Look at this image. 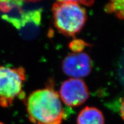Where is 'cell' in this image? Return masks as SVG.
Instances as JSON below:
<instances>
[{"label":"cell","instance_id":"9c48e42d","mask_svg":"<svg viewBox=\"0 0 124 124\" xmlns=\"http://www.w3.org/2000/svg\"><path fill=\"white\" fill-rule=\"evenodd\" d=\"M90 44L81 39H74L69 44V48L74 53H79L84 50L85 48L89 46Z\"/></svg>","mask_w":124,"mask_h":124},{"label":"cell","instance_id":"277c9868","mask_svg":"<svg viewBox=\"0 0 124 124\" xmlns=\"http://www.w3.org/2000/svg\"><path fill=\"white\" fill-rule=\"evenodd\" d=\"M25 80V71L22 67H0V105L8 107L12 105L17 98L23 93Z\"/></svg>","mask_w":124,"mask_h":124},{"label":"cell","instance_id":"5b68a950","mask_svg":"<svg viewBox=\"0 0 124 124\" xmlns=\"http://www.w3.org/2000/svg\"><path fill=\"white\" fill-rule=\"evenodd\" d=\"M59 94L64 104L69 106L77 107L86 101L89 97V91L83 80L71 78L62 83Z\"/></svg>","mask_w":124,"mask_h":124},{"label":"cell","instance_id":"8992f818","mask_svg":"<svg viewBox=\"0 0 124 124\" xmlns=\"http://www.w3.org/2000/svg\"><path fill=\"white\" fill-rule=\"evenodd\" d=\"M92 60L84 52L72 53L68 55L62 62V70L66 75L72 78L79 79L90 74Z\"/></svg>","mask_w":124,"mask_h":124},{"label":"cell","instance_id":"ba28073f","mask_svg":"<svg viewBox=\"0 0 124 124\" xmlns=\"http://www.w3.org/2000/svg\"><path fill=\"white\" fill-rule=\"evenodd\" d=\"M104 9L107 13L114 14L117 17L124 20V0H112L105 5Z\"/></svg>","mask_w":124,"mask_h":124},{"label":"cell","instance_id":"6da1fadb","mask_svg":"<svg viewBox=\"0 0 124 124\" xmlns=\"http://www.w3.org/2000/svg\"><path fill=\"white\" fill-rule=\"evenodd\" d=\"M27 108L33 124H61L66 116L59 95L51 87L31 93Z\"/></svg>","mask_w":124,"mask_h":124},{"label":"cell","instance_id":"30bf717a","mask_svg":"<svg viewBox=\"0 0 124 124\" xmlns=\"http://www.w3.org/2000/svg\"><path fill=\"white\" fill-rule=\"evenodd\" d=\"M120 113L122 120H123L124 121V98L123 99V100H122V101L121 102V105Z\"/></svg>","mask_w":124,"mask_h":124},{"label":"cell","instance_id":"3957f363","mask_svg":"<svg viewBox=\"0 0 124 124\" xmlns=\"http://www.w3.org/2000/svg\"><path fill=\"white\" fill-rule=\"evenodd\" d=\"M25 1H0L1 18L16 28L21 30L28 24L39 25L41 23V9H26Z\"/></svg>","mask_w":124,"mask_h":124},{"label":"cell","instance_id":"8fae6325","mask_svg":"<svg viewBox=\"0 0 124 124\" xmlns=\"http://www.w3.org/2000/svg\"><path fill=\"white\" fill-rule=\"evenodd\" d=\"M0 124H4L2 123V122H0Z\"/></svg>","mask_w":124,"mask_h":124},{"label":"cell","instance_id":"7a4b0ae2","mask_svg":"<svg viewBox=\"0 0 124 124\" xmlns=\"http://www.w3.org/2000/svg\"><path fill=\"white\" fill-rule=\"evenodd\" d=\"M54 24L59 32L75 36L84 27L87 12L80 1H58L52 5Z\"/></svg>","mask_w":124,"mask_h":124},{"label":"cell","instance_id":"52a82bcc","mask_svg":"<svg viewBox=\"0 0 124 124\" xmlns=\"http://www.w3.org/2000/svg\"><path fill=\"white\" fill-rule=\"evenodd\" d=\"M103 114L98 108L86 107L79 113L77 124H104Z\"/></svg>","mask_w":124,"mask_h":124}]
</instances>
